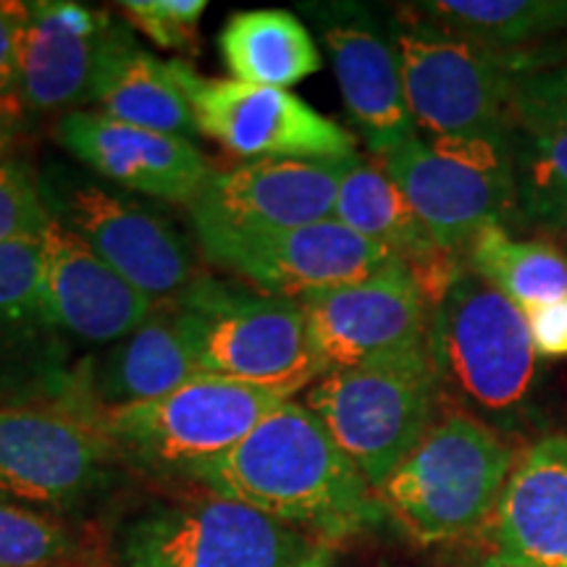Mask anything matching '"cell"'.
<instances>
[{
    "label": "cell",
    "instance_id": "29",
    "mask_svg": "<svg viewBox=\"0 0 567 567\" xmlns=\"http://www.w3.org/2000/svg\"><path fill=\"white\" fill-rule=\"evenodd\" d=\"M76 536L40 509L0 502V567H80Z\"/></svg>",
    "mask_w": 567,
    "mask_h": 567
},
{
    "label": "cell",
    "instance_id": "36",
    "mask_svg": "<svg viewBox=\"0 0 567 567\" xmlns=\"http://www.w3.org/2000/svg\"><path fill=\"white\" fill-rule=\"evenodd\" d=\"M530 61H549V63H567V40L565 42H551L544 48H530V51H517Z\"/></svg>",
    "mask_w": 567,
    "mask_h": 567
},
{
    "label": "cell",
    "instance_id": "13",
    "mask_svg": "<svg viewBox=\"0 0 567 567\" xmlns=\"http://www.w3.org/2000/svg\"><path fill=\"white\" fill-rule=\"evenodd\" d=\"M205 258L258 292L302 300L363 281L394 255L360 237L337 218L279 231L203 234L197 237Z\"/></svg>",
    "mask_w": 567,
    "mask_h": 567
},
{
    "label": "cell",
    "instance_id": "2",
    "mask_svg": "<svg viewBox=\"0 0 567 567\" xmlns=\"http://www.w3.org/2000/svg\"><path fill=\"white\" fill-rule=\"evenodd\" d=\"M111 567H326L329 544L213 492L153 499L118 520Z\"/></svg>",
    "mask_w": 567,
    "mask_h": 567
},
{
    "label": "cell",
    "instance_id": "20",
    "mask_svg": "<svg viewBox=\"0 0 567 567\" xmlns=\"http://www.w3.org/2000/svg\"><path fill=\"white\" fill-rule=\"evenodd\" d=\"M66 344L42 289L40 239L0 245V384L55 400L71 379Z\"/></svg>",
    "mask_w": 567,
    "mask_h": 567
},
{
    "label": "cell",
    "instance_id": "37",
    "mask_svg": "<svg viewBox=\"0 0 567 567\" xmlns=\"http://www.w3.org/2000/svg\"><path fill=\"white\" fill-rule=\"evenodd\" d=\"M476 567H526V565H517V563H513V559H507V557H502V555H494V557L484 559V563H478Z\"/></svg>",
    "mask_w": 567,
    "mask_h": 567
},
{
    "label": "cell",
    "instance_id": "4",
    "mask_svg": "<svg viewBox=\"0 0 567 567\" xmlns=\"http://www.w3.org/2000/svg\"><path fill=\"white\" fill-rule=\"evenodd\" d=\"M513 467V450L492 425L452 410L436 417L375 494L415 542H450L494 515Z\"/></svg>",
    "mask_w": 567,
    "mask_h": 567
},
{
    "label": "cell",
    "instance_id": "34",
    "mask_svg": "<svg viewBox=\"0 0 567 567\" xmlns=\"http://www.w3.org/2000/svg\"><path fill=\"white\" fill-rule=\"evenodd\" d=\"M21 13L19 0H0V92H19Z\"/></svg>",
    "mask_w": 567,
    "mask_h": 567
},
{
    "label": "cell",
    "instance_id": "6",
    "mask_svg": "<svg viewBox=\"0 0 567 567\" xmlns=\"http://www.w3.org/2000/svg\"><path fill=\"white\" fill-rule=\"evenodd\" d=\"M281 402L218 375H197L158 400L90 413L118 463L155 478L184 481L243 442Z\"/></svg>",
    "mask_w": 567,
    "mask_h": 567
},
{
    "label": "cell",
    "instance_id": "3",
    "mask_svg": "<svg viewBox=\"0 0 567 567\" xmlns=\"http://www.w3.org/2000/svg\"><path fill=\"white\" fill-rule=\"evenodd\" d=\"M429 352L439 386L476 417L502 429L526 413L536 379L526 313L471 268L460 271L434 305Z\"/></svg>",
    "mask_w": 567,
    "mask_h": 567
},
{
    "label": "cell",
    "instance_id": "23",
    "mask_svg": "<svg viewBox=\"0 0 567 567\" xmlns=\"http://www.w3.org/2000/svg\"><path fill=\"white\" fill-rule=\"evenodd\" d=\"M334 218L360 237L386 247L413 268L431 305L442 300L460 268L452 252L439 250L405 193L386 174L381 161L358 158L347 168L337 193Z\"/></svg>",
    "mask_w": 567,
    "mask_h": 567
},
{
    "label": "cell",
    "instance_id": "27",
    "mask_svg": "<svg viewBox=\"0 0 567 567\" xmlns=\"http://www.w3.org/2000/svg\"><path fill=\"white\" fill-rule=\"evenodd\" d=\"M467 268L526 313L567 297V255L544 243H517L505 226H488L465 247Z\"/></svg>",
    "mask_w": 567,
    "mask_h": 567
},
{
    "label": "cell",
    "instance_id": "32",
    "mask_svg": "<svg viewBox=\"0 0 567 567\" xmlns=\"http://www.w3.org/2000/svg\"><path fill=\"white\" fill-rule=\"evenodd\" d=\"M51 224L40 179L17 161H0V245L40 239Z\"/></svg>",
    "mask_w": 567,
    "mask_h": 567
},
{
    "label": "cell",
    "instance_id": "14",
    "mask_svg": "<svg viewBox=\"0 0 567 567\" xmlns=\"http://www.w3.org/2000/svg\"><path fill=\"white\" fill-rule=\"evenodd\" d=\"M326 371H344L429 347V295L405 260L350 287L300 300Z\"/></svg>",
    "mask_w": 567,
    "mask_h": 567
},
{
    "label": "cell",
    "instance_id": "5",
    "mask_svg": "<svg viewBox=\"0 0 567 567\" xmlns=\"http://www.w3.org/2000/svg\"><path fill=\"white\" fill-rule=\"evenodd\" d=\"M439 375L429 347L375 363L329 371L308 389L313 410L373 492L436 421Z\"/></svg>",
    "mask_w": 567,
    "mask_h": 567
},
{
    "label": "cell",
    "instance_id": "28",
    "mask_svg": "<svg viewBox=\"0 0 567 567\" xmlns=\"http://www.w3.org/2000/svg\"><path fill=\"white\" fill-rule=\"evenodd\" d=\"M513 182L515 208L526 221L567 231V126H515Z\"/></svg>",
    "mask_w": 567,
    "mask_h": 567
},
{
    "label": "cell",
    "instance_id": "22",
    "mask_svg": "<svg viewBox=\"0 0 567 567\" xmlns=\"http://www.w3.org/2000/svg\"><path fill=\"white\" fill-rule=\"evenodd\" d=\"M323 40L344 109L375 158L417 137L392 42L358 21L326 27Z\"/></svg>",
    "mask_w": 567,
    "mask_h": 567
},
{
    "label": "cell",
    "instance_id": "7",
    "mask_svg": "<svg viewBox=\"0 0 567 567\" xmlns=\"http://www.w3.org/2000/svg\"><path fill=\"white\" fill-rule=\"evenodd\" d=\"M176 300L200 318L203 375L292 400L329 373L300 300L203 279Z\"/></svg>",
    "mask_w": 567,
    "mask_h": 567
},
{
    "label": "cell",
    "instance_id": "15",
    "mask_svg": "<svg viewBox=\"0 0 567 567\" xmlns=\"http://www.w3.org/2000/svg\"><path fill=\"white\" fill-rule=\"evenodd\" d=\"M358 158L245 161L210 172L187 205L195 234L279 231L334 218L339 184Z\"/></svg>",
    "mask_w": 567,
    "mask_h": 567
},
{
    "label": "cell",
    "instance_id": "24",
    "mask_svg": "<svg viewBox=\"0 0 567 567\" xmlns=\"http://www.w3.org/2000/svg\"><path fill=\"white\" fill-rule=\"evenodd\" d=\"M90 105L116 122L174 137L193 140L197 132L193 105L182 90L172 61H161L130 40L105 63Z\"/></svg>",
    "mask_w": 567,
    "mask_h": 567
},
{
    "label": "cell",
    "instance_id": "9",
    "mask_svg": "<svg viewBox=\"0 0 567 567\" xmlns=\"http://www.w3.org/2000/svg\"><path fill=\"white\" fill-rule=\"evenodd\" d=\"M394 48L415 126L434 140L513 147L505 55L446 34L415 13L394 34Z\"/></svg>",
    "mask_w": 567,
    "mask_h": 567
},
{
    "label": "cell",
    "instance_id": "33",
    "mask_svg": "<svg viewBox=\"0 0 567 567\" xmlns=\"http://www.w3.org/2000/svg\"><path fill=\"white\" fill-rule=\"evenodd\" d=\"M526 321L536 354H544V358H567V297L528 308Z\"/></svg>",
    "mask_w": 567,
    "mask_h": 567
},
{
    "label": "cell",
    "instance_id": "35",
    "mask_svg": "<svg viewBox=\"0 0 567 567\" xmlns=\"http://www.w3.org/2000/svg\"><path fill=\"white\" fill-rule=\"evenodd\" d=\"M27 105L19 92H0V161L9 158L11 145L24 130Z\"/></svg>",
    "mask_w": 567,
    "mask_h": 567
},
{
    "label": "cell",
    "instance_id": "19",
    "mask_svg": "<svg viewBox=\"0 0 567 567\" xmlns=\"http://www.w3.org/2000/svg\"><path fill=\"white\" fill-rule=\"evenodd\" d=\"M40 252L48 308L71 342L97 350L116 344L140 329L158 305L61 224L48 226L40 237Z\"/></svg>",
    "mask_w": 567,
    "mask_h": 567
},
{
    "label": "cell",
    "instance_id": "11",
    "mask_svg": "<svg viewBox=\"0 0 567 567\" xmlns=\"http://www.w3.org/2000/svg\"><path fill=\"white\" fill-rule=\"evenodd\" d=\"M379 161L444 252L465 250L515 208L513 147L413 137Z\"/></svg>",
    "mask_w": 567,
    "mask_h": 567
},
{
    "label": "cell",
    "instance_id": "17",
    "mask_svg": "<svg viewBox=\"0 0 567 567\" xmlns=\"http://www.w3.org/2000/svg\"><path fill=\"white\" fill-rule=\"evenodd\" d=\"M203 375L200 318L189 305H155L130 337L76 363L59 400L92 410L151 402Z\"/></svg>",
    "mask_w": 567,
    "mask_h": 567
},
{
    "label": "cell",
    "instance_id": "31",
    "mask_svg": "<svg viewBox=\"0 0 567 567\" xmlns=\"http://www.w3.org/2000/svg\"><path fill=\"white\" fill-rule=\"evenodd\" d=\"M118 9L134 30L151 38L158 48L193 53L197 48V24L208 3L203 0H124Z\"/></svg>",
    "mask_w": 567,
    "mask_h": 567
},
{
    "label": "cell",
    "instance_id": "26",
    "mask_svg": "<svg viewBox=\"0 0 567 567\" xmlns=\"http://www.w3.org/2000/svg\"><path fill=\"white\" fill-rule=\"evenodd\" d=\"M413 13L499 55L567 30V0H429L417 3Z\"/></svg>",
    "mask_w": 567,
    "mask_h": 567
},
{
    "label": "cell",
    "instance_id": "16",
    "mask_svg": "<svg viewBox=\"0 0 567 567\" xmlns=\"http://www.w3.org/2000/svg\"><path fill=\"white\" fill-rule=\"evenodd\" d=\"M21 9L19 97L27 111H82L111 55L134 40L130 27L69 0H27Z\"/></svg>",
    "mask_w": 567,
    "mask_h": 567
},
{
    "label": "cell",
    "instance_id": "12",
    "mask_svg": "<svg viewBox=\"0 0 567 567\" xmlns=\"http://www.w3.org/2000/svg\"><path fill=\"white\" fill-rule=\"evenodd\" d=\"M193 105L197 132L245 161L354 158V137L289 90L237 80H203L184 61H172Z\"/></svg>",
    "mask_w": 567,
    "mask_h": 567
},
{
    "label": "cell",
    "instance_id": "25",
    "mask_svg": "<svg viewBox=\"0 0 567 567\" xmlns=\"http://www.w3.org/2000/svg\"><path fill=\"white\" fill-rule=\"evenodd\" d=\"M218 51L231 80L255 87L289 90L323 63L308 27L279 9L234 13L218 34Z\"/></svg>",
    "mask_w": 567,
    "mask_h": 567
},
{
    "label": "cell",
    "instance_id": "8",
    "mask_svg": "<svg viewBox=\"0 0 567 567\" xmlns=\"http://www.w3.org/2000/svg\"><path fill=\"white\" fill-rule=\"evenodd\" d=\"M109 439L87 408L34 400L0 408V502L71 513L113 484Z\"/></svg>",
    "mask_w": 567,
    "mask_h": 567
},
{
    "label": "cell",
    "instance_id": "30",
    "mask_svg": "<svg viewBox=\"0 0 567 567\" xmlns=\"http://www.w3.org/2000/svg\"><path fill=\"white\" fill-rule=\"evenodd\" d=\"M509 69V111L517 130L567 126V63L505 55Z\"/></svg>",
    "mask_w": 567,
    "mask_h": 567
},
{
    "label": "cell",
    "instance_id": "21",
    "mask_svg": "<svg viewBox=\"0 0 567 567\" xmlns=\"http://www.w3.org/2000/svg\"><path fill=\"white\" fill-rule=\"evenodd\" d=\"M496 555L526 567H567V436L530 444L494 509Z\"/></svg>",
    "mask_w": 567,
    "mask_h": 567
},
{
    "label": "cell",
    "instance_id": "18",
    "mask_svg": "<svg viewBox=\"0 0 567 567\" xmlns=\"http://www.w3.org/2000/svg\"><path fill=\"white\" fill-rule=\"evenodd\" d=\"M55 140L87 172L126 193L189 205L213 168L193 140L116 122L97 111H69Z\"/></svg>",
    "mask_w": 567,
    "mask_h": 567
},
{
    "label": "cell",
    "instance_id": "10",
    "mask_svg": "<svg viewBox=\"0 0 567 567\" xmlns=\"http://www.w3.org/2000/svg\"><path fill=\"white\" fill-rule=\"evenodd\" d=\"M40 195L55 224L151 300L172 302L200 279L189 245L151 205L66 166L40 176Z\"/></svg>",
    "mask_w": 567,
    "mask_h": 567
},
{
    "label": "cell",
    "instance_id": "1",
    "mask_svg": "<svg viewBox=\"0 0 567 567\" xmlns=\"http://www.w3.org/2000/svg\"><path fill=\"white\" fill-rule=\"evenodd\" d=\"M184 481L323 544L368 530L386 515L313 410L295 400H284L243 442Z\"/></svg>",
    "mask_w": 567,
    "mask_h": 567
}]
</instances>
